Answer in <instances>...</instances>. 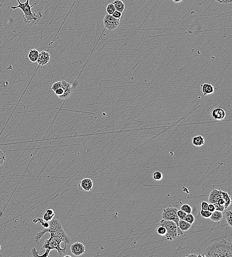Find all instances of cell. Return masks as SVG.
Here are the masks:
<instances>
[{
  "label": "cell",
  "mask_w": 232,
  "mask_h": 257,
  "mask_svg": "<svg viewBox=\"0 0 232 257\" xmlns=\"http://www.w3.org/2000/svg\"><path fill=\"white\" fill-rule=\"evenodd\" d=\"M49 223V226L48 228H44L36 233L34 242L38 245L40 239L44 234L48 232L50 233V237L46 241L42 247L50 251L56 249L62 256L63 253H66V245L70 243L71 239L66 233L59 220L53 218Z\"/></svg>",
  "instance_id": "1"
},
{
  "label": "cell",
  "mask_w": 232,
  "mask_h": 257,
  "mask_svg": "<svg viewBox=\"0 0 232 257\" xmlns=\"http://www.w3.org/2000/svg\"><path fill=\"white\" fill-rule=\"evenodd\" d=\"M204 254L206 257H232V243L222 239L211 243L206 248Z\"/></svg>",
  "instance_id": "2"
},
{
  "label": "cell",
  "mask_w": 232,
  "mask_h": 257,
  "mask_svg": "<svg viewBox=\"0 0 232 257\" xmlns=\"http://www.w3.org/2000/svg\"><path fill=\"white\" fill-rule=\"evenodd\" d=\"M17 1L18 5L17 6H11V9L15 10L17 8H20L23 12V19L25 22L29 24H37L42 17V14L41 12L35 14L31 11L32 8L36 4V3L30 6L29 0H26V2L23 3H21L19 0Z\"/></svg>",
  "instance_id": "3"
},
{
  "label": "cell",
  "mask_w": 232,
  "mask_h": 257,
  "mask_svg": "<svg viewBox=\"0 0 232 257\" xmlns=\"http://www.w3.org/2000/svg\"><path fill=\"white\" fill-rule=\"evenodd\" d=\"M178 209L174 207L169 206L166 207L163 210L162 213V218L165 220H169L173 221L176 223L177 226V235L180 236L183 234V232L179 227V218L177 214Z\"/></svg>",
  "instance_id": "4"
},
{
  "label": "cell",
  "mask_w": 232,
  "mask_h": 257,
  "mask_svg": "<svg viewBox=\"0 0 232 257\" xmlns=\"http://www.w3.org/2000/svg\"><path fill=\"white\" fill-rule=\"evenodd\" d=\"M160 225L164 226L166 230V233L164 236L166 239L172 240L177 237V226L174 222L163 219L160 220Z\"/></svg>",
  "instance_id": "5"
},
{
  "label": "cell",
  "mask_w": 232,
  "mask_h": 257,
  "mask_svg": "<svg viewBox=\"0 0 232 257\" xmlns=\"http://www.w3.org/2000/svg\"><path fill=\"white\" fill-rule=\"evenodd\" d=\"M104 26L106 29L113 31L116 29L120 24V20L113 18L112 15L106 14L103 20Z\"/></svg>",
  "instance_id": "6"
},
{
  "label": "cell",
  "mask_w": 232,
  "mask_h": 257,
  "mask_svg": "<svg viewBox=\"0 0 232 257\" xmlns=\"http://www.w3.org/2000/svg\"><path fill=\"white\" fill-rule=\"evenodd\" d=\"M70 251L75 256H81L85 253V246L81 242H74L70 246Z\"/></svg>",
  "instance_id": "7"
},
{
  "label": "cell",
  "mask_w": 232,
  "mask_h": 257,
  "mask_svg": "<svg viewBox=\"0 0 232 257\" xmlns=\"http://www.w3.org/2000/svg\"><path fill=\"white\" fill-rule=\"evenodd\" d=\"M62 82V87H61L64 90V93L61 97H59L60 99H64L67 98L71 92L72 91L73 85L71 84L68 83L66 81L63 80Z\"/></svg>",
  "instance_id": "8"
},
{
  "label": "cell",
  "mask_w": 232,
  "mask_h": 257,
  "mask_svg": "<svg viewBox=\"0 0 232 257\" xmlns=\"http://www.w3.org/2000/svg\"><path fill=\"white\" fill-rule=\"evenodd\" d=\"M51 59V56L48 52L42 51L39 54L37 62L40 66H45L48 64Z\"/></svg>",
  "instance_id": "9"
},
{
  "label": "cell",
  "mask_w": 232,
  "mask_h": 257,
  "mask_svg": "<svg viewBox=\"0 0 232 257\" xmlns=\"http://www.w3.org/2000/svg\"><path fill=\"white\" fill-rule=\"evenodd\" d=\"M211 115L215 120L221 121L225 118L226 112L224 109L220 108H216L212 110Z\"/></svg>",
  "instance_id": "10"
},
{
  "label": "cell",
  "mask_w": 232,
  "mask_h": 257,
  "mask_svg": "<svg viewBox=\"0 0 232 257\" xmlns=\"http://www.w3.org/2000/svg\"><path fill=\"white\" fill-rule=\"evenodd\" d=\"M79 187L80 188L85 191H90L93 187V182L92 180L89 178H84L80 181Z\"/></svg>",
  "instance_id": "11"
},
{
  "label": "cell",
  "mask_w": 232,
  "mask_h": 257,
  "mask_svg": "<svg viewBox=\"0 0 232 257\" xmlns=\"http://www.w3.org/2000/svg\"><path fill=\"white\" fill-rule=\"evenodd\" d=\"M222 198V195L220 192V190L214 189L210 192L208 196V203L209 204H214L215 203L217 202L218 200Z\"/></svg>",
  "instance_id": "12"
},
{
  "label": "cell",
  "mask_w": 232,
  "mask_h": 257,
  "mask_svg": "<svg viewBox=\"0 0 232 257\" xmlns=\"http://www.w3.org/2000/svg\"><path fill=\"white\" fill-rule=\"evenodd\" d=\"M201 91L204 95H207L213 94L214 92V88L209 83H204L201 85Z\"/></svg>",
  "instance_id": "13"
},
{
  "label": "cell",
  "mask_w": 232,
  "mask_h": 257,
  "mask_svg": "<svg viewBox=\"0 0 232 257\" xmlns=\"http://www.w3.org/2000/svg\"><path fill=\"white\" fill-rule=\"evenodd\" d=\"M192 144L195 146L200 147V146L205 144V138L201 135H198V136L192 137Z\"/></svg>",
  "instance_id": "14"
},
{
  "label": "cell",
  "mask_w": 232,
  "mask_h": 257,
  "mask_svg": "<svg viewBox=\"0 0 232 257\" xmlns=\"http://www.w3.org/2000/svg\"><path fill=\"white\" fill-rule=\"evenodd\" d=\"M220 191L221 192V195H222V198L224 199V201H225L224 206L225 209H226L229 207L230 205H231V203H232L231 197H230L229 194H228V192L223 191L221 190H220Z\"/></svg>",
  "instance_id": "15"
},
{
  "label": "cell",
  "mask_w": 232,
  "mask_h": 257,
  "mask_svg": "<svg viewBox=\"0 0 232 257\" xmlns=\"http://www.w3.org/2000/svg\"><path fill=\"white\" fill-rule=\"evenodd\" d=\"M55 213L52 209H47L45 212L44 213L43 218V220L46 222H49L54 218Z\"/></svg>",
  "instance_id": "16"
},
{
  "label": "cell",
  "mask_w": 232,
  "mask_h": 257,
  "mask_svg": "<svg viewBox=\"0 0 232 257\" xmlns=\"http://www.w3.org/2000/svg\"><path fill=\"white\" fill-rule=\"evenodd\" d=\"M39 54V53L37 50L32 49L29 50L28 55L29 60L33 63L37 62Z\"/></svg>",
  "instance_id": "17"
},
{
  "label": "cell",
  "mask_w": 232,
  "mask_h": 257,
  "mask_svg": "<svg viewBox=\"0 0 232 257\" xmlns=\"http://www.w3.org/2000/svg\"><path fill=\"white\" fill-rule=\"evenodd\" d=\"M223 218L222 213L220 211H215L212 213L209 219L213 222H218L222 220Z\"/></svg>",
  "instance_id": "18"
},
{
  "label": "cell",
  "mask_w": 232,
  "mask_h": 257,
  "mask_svg": "<svg viewBox=\"0 0 232 257\" xmlns=\"http://www.w3.org/2000/svg\"><path fill=\"white\" fill-rule=\"evenodd\" d=\"M113 5L114 6L115 10L120 12H122L125 9V4L121 0H115L113 2Z\"/></svg>",
  "instance_id": "19"
},
{
  "label": "cell",
  "mask_w": 232,
  "mask_h": 257,
  "mask_svg": "<svg viewBox=\"0 0 232 257\" xmlns=\"http://www.w3.org/2000/svg\"><path fill=\"white\" fill-rule=\"evenodd\" d=\"M192 224L188 223L185 220H179V227L181 230L182 231H187L190 227H191Z\"/></svg>",
  "instance_id": "20"
},
{
  "label": "cell",
  "mask_w": 232,
  "mask_h": 257,
  "mask_svg": "<svg viewBox=\"0 0 232 257\" xmlns=\"http://www.w3.org/2000/svg\"><path fill=\"white\" fill-rule=\"evenodd\" d=\"M225 217L227 223L230 227H232V211L231 210L226 211L225 214Z\"/></svg>",
  "instance_id": "21"
},
{
  "label": "cell",
  "mask_w": 232,
  "mask_h": 257,
  "mask_svg": "<svg viewBox=\"0 0 232 257\" xmlns=\"http://www.w3.org/2000/svg\"><path fill=\"white\" fill-rule=\"evenodd\" d=\"M152 177H153V178L156 181H161L163 179V174L160 171L154 172L152 174Z\"/></svg>",
  "instance_id": "22"
},
{
  "label": "cell",
  "mask_w": 232,
  "mask_h": 257,
  "mask_svg": "<svg viewBox=\"0 0 232 257\" xmlns=\"http://www.w3.org/2000/svg\"><path fill=\"white\" fill-rule=\"evenodd\" d=\"M180 209L187 214L191 213L192 212V209L188 204H183L181 206Z\"/></svg>",
  "instance_id": "23"
},
{
  "label": "cell",
  "mask_w": 232,
  "mask_h": 257,
  "mask_svg": "<svg viewBox=\"0 0 232 257\" xmlns=\"http://www.w3.org/2000/svg\"><path fill=\"white\" fill-rule=\"evenodd\" d=\"M106 10H107V12L108 14L111 15H112L113 12L116 11L115 8L114 6L112 3H110V4L107 5Z\"/></svg>",
  "instance_id": "24"
},
{
  "label": "cell",
  "mask_w": 232,
  "mask_h": 257,
  "mask_svg": "<svg viewBox=\"0 0 232 257\" xmlns=\"http://www.w3.org/2000/svg\"><path fill=\"white\" fill-rule=\"evenodd\" d=\"M184 220L190 224H192V223H194V221H195V217L191 213L187 214Z\"/></svg>",
  "instance_id": "25"
},
{
  "label": "cell",
  "mask_w": 232,
  "mask_h": 257,
  "mask_svg": "<svg viewBox=\"0 0 232 257\" xmlns=\"http://www.w3.org/2000/svg\"><path fill=\"white\" fill-rule=\"evenodd\" d=\"M156 232H157V234L160 235L165 236V234L166 233V230L164 226L160 225L159 227H157V229H156Z\"/></svg>",
  "instance_id": "26"
},
{
  "label": "cell",
  "mask_w": 232,
  "mask_h": 257,
  "mask_svg": "<svg viewBox=\"0 0 232 257\" xmlns=\"http://www.w3.org/2000/svg\"><path fill=\"white\" fill-rule=\"evenodd\" d=\"M200 213H201V216L203 218H205V219H208L210 217L211 215L212 212L208 211V210H201Z\"/></svg>",
  "instance_id": "27"
},
{
  "label": "cell",
  "mask_w": 232,
  "mask_h": 257,
  "mask_svg": "<svg viewBox=\"0 0 232 257\" xmlns=\"http://www.w3.org/2000/svg\"><path fill=\"white\" fill-rule=\"evenodd\" d=\"M177 214L178 217V218H179L180 220H184L185 218L186 217V215H187V213L184 212V211H182L181 210H177Z\"/></svg>",
  "instance_id": "28"
},
{
  "label": "cell",
  "mask_w": 232,
  "mask_h": 257,
  "mask_svg": "<svg viewBox=\"0 0 232 257\" xmlns=\"http://www.w3.org/2000/svg\"><path fill=\"white\" fill-rule=\"evenodd\" d=\"M61 87H62V82H61V81H59V82L53 83V84L52 85V87H51V89L53 92H55L58 88H61Z\"/></svg>",
  "instance_id": "29"
},
{
  "label": "cell",
  "mask_w": 232,
  "mask_h": 257,
  "mask_svg": "<svg viewBox=\"0 0 232 257\" xmlns=\"http://www.w3.org/2000/svg\"><path fill=\"white\" fill-rule=\"evenodd\" d=\"M213 205H214L215 208V210H216V211H220V212H222L224 211V210H225L224 205H220V204H219L217 202L213 204Z\"/></svg>",
  "instance_id": "30"
},
{
  "label": "cell",
  "mask_w": 232,
  "mask_h": 257,
  "mask_svg": "<svg viewBox=\"0 0 232 257\" xmlns=\"http://www.w3.org/2000/svg\"><path fill=\"white\" fill-rule=\"evenodd\" d=\"M6 159V155L0 149V166L3 165Z\"/></svg>",
  "instance_id": "31"
},
{
  "label": "cell",
  "mask_w": 232,
  "mask_h": 257,
  "mask_svg": "<svg viewBox=\"0 0 232 257\" xmlns=\"http://www.w3.org/2000/svg\"><path fill=\"white\" fill-rule=\"evenodd\" d=\"M55 94L57 95V97H60L61 96L64 94V91L62 87L60 88H58L56 91H55Z\"/></svg>",
  "instance_id": "32"
},
{
  "label": "cell",
  "mask_w": 232,
  "mask_h": 257,
  "mask_svg": "<svg viewBox=\"0 0 232 257\" xmlns=\"http://www.w3.org/2000/svg\"><path fill=\"white\" fill-rule=\"evenodd\" d=\"M111 15H112L113 18H115L120 20V18H121L122 13L121 12H119V11H115L114 12H113V14Z\"/></svg>",
  "instance_id": "33"
},
{
  "label": "cell",
  "mask_w": 232,
  "mask_h": 257,
  "mask_svg": "<svg viewBox=\"0 0 232 257\" xmlns=\"http://www.w3.org/2000/svg\"><path fill=\"white\" fill-rule=\"evenodd\" d=\"M209 203L205 201H202L201 203V209L203 210H207Z\"/></svg>",
  "instance_id": "34"
},
{
  "label": "cell",
  "mask_w": 232,
  "mask_h": 257,
  "mask_svg": "<svg viewBox=\"0 0 232 257\" xmlns=\"http://www.w3.org/2000/svg\"><path fill=\"white\" fill-rule=\"evenodd\" d=\"M38 253V251L35 248H33V249H32L31 254L32 257H40V255H39Z\"/></svg>",
  "instance_id": "35"
},
{
  "label": "cell",
  "mask_w": 232,
  "mask_h": 257,
  "mask_svg": "<svg viewBox=\"0 0 232 257\" xmlns=\"http://www.w3.org/2000/svg\"><path fill=\"white\" fill-rule=\"evenodd\" d=\"M208 210L210 211L211 212H213L214 211H215V206L213 204H208Z\"/></svg>",
  "instance_id": "36"
},
{
  "label": "cell",
  "mask_w": 232,
  "mask_h": 257,
  "mask_svg": "<svg viewBox=\"0 0 232 257\" xmlns=\"http://www.w3.org/2000/svg\"><path fill=\"white\" fill-rule=\"evenodd\" d=\"M214 1L221 4H228V3H231L232 0H214Z\"/></svg>",
  "instance_id": "37"
},
{
  "label": "cell",
  "mask_w": 232,
  "mask_h": 257,
  "mask_svg": "<svg viewBox=\"0 0 232 257\" xmlns=\"http://www.w3.org/2000/svg\"><path fill=\"white\" fill-rule=\"evenodd\" d=\"M217 203H218L219 204H220V205H224V203H225V201H224V199H223L222 198H220L218 200Z\"/></svg>",
  "instance_id": "38"
},
{
  "label": "cell",
  "mask_w": 232,
  "mask_h": 257,
  "mask_svg": "<svg viewBox=\"0 0 232 257\" xmlns=\"http://www.w3.org/2000/svg\"><path fill=\"white\" fill-rule=\"evenodd\" d=\"M186 256H187V257H198V255L192 254L188 255H186Z\"/></svg>",
  "instance_id": "39"
},
{
  "label": "cell",
  "mask_w": 232,
  "mask_h": 257,
  "mask_svg": "<svg viewBox=\"0 0 232 257\" xmlns=\"http://www.w3.org/2000/svg\"><path fill=\"white\" fill-rule=\"evenodd\" d=\"M172 1L173 3H175V4L180 3L181 2L183 1V0H172Z\"/></svg>",
  "instance_id": "40"
},
{
  "label": "cell",
  "mask_w": 232,
  "mask_h": 257,
  "mask_svg": "<svg viewBox=\"0 0 232 257\" xmlns=\"http://www.w3.org/2000/svg\"><path fill=\"white\" fill-rule=\"evenodd\" d=\"M1 246L0 245V250H1Z\"/></svg>",
  "instance_id": "41"
}]
</instances>
